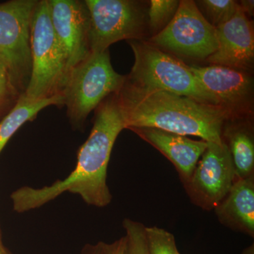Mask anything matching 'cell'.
I'll return each mask as SVG.
<instances>
[{
	"instance_id": "obj_26",
	"label": "cell",
	"mask_w": 254,
	"mask_h": 254,
	"mask_svg": "<svg viewBox=\"0 0 254 254\" xmlns=\"http://www.w3.org/2000/svg\"><path fill=\"white\" fill-rule=\"evenodd\" d=\"M0 254H11L8 252V250L5 248L4 245H3L2 242L0 240Z\"/></svg>"
},
{
	"instance_id": "obj_24",
	"label": "cell",
	"mask_w": 254,
	"mask_h": 254,
	"mask_svg": "<svg viewBox=\"0 0 254 254\" xmlns=\"http://www.w3.org/2000/svg\"><path fill=\"white\" fill-rule=\"evenodd\" d=\"M239 4H240L241 9L248 17L249 16H253L254 11V1L253 0L252 1H251V0L241 1Z\"/></svg>"
},
{
	"instance_id": "obj_19",
	"label": "cell",
	"mask_w": 254,
	"mask_h": 254,
	"mask_svg": "<svg viewBox=\"0 0 254 254\" xmlns=\"http://www.w3.org/2000/svg\"><path fill=\"white\" fill-rule=\"evenodd\" d=\"M145 237L148 254H181L173 234L165 229L145 227Z\"/></svg>"
},
{
	"instance_id": "obj_4",
	"label": "cell",
	"mask_w": 254,
	"mask_h": 254,
	"mask_svg": "<svg viewBox=\"0 0 254 254\" xmlns=\"http://www.w3.org/2000/svg\"><path fill=\"white\" fill-rule=\"evenodd\" d=\"M125 81L126 76L116 72L112 66L109 50L91 53L71 68L62 95L73 129L81 130L90 113L110 95L118 93Z\"/></svg>"
},
{
	"instance_id": "obj_14",
	"label": "cell",
	"mask_w": 254,
	"mask_h": 254,
	"mask_svg": "<svg viewBox=\"0 0 254 254\" xmlns=\"http://www.w3.org/2000/svg\"><path fill=\"white\" fill-rule=\"evenodd\" d=\"M223 226L254 237V175L237 180L214 209Z\"/></svg>"
},
{
	"instance_id": "obj_17",
	"label": "cell",
	"mask_w": 254,
	"mask_h": 254,
	"mask_svg": "<svg viewBox=\"0 0 254 254\" xmlns=\"http://www.w3.org/2000/svg\"><path fill=\"white\" fill-rule=\"evenodd\" d=\"M195 3L205 19L216 28L230 19L240 7L233 0H201Z\"/></svg>"
},
{
	"instance_id": "obj_13",
	"label": "cell",
	"mask_w": 254,
	"mask_h": 254,
	"mask_svg": "<svg viewBox=\"0 0 254 254\" xmlns=\"http://www.w3.org/2000/svg\"><path fill=\"white\" fill-rule=\"evenodd\" d=\"M140 138L156 148L173 164L182 185L189 182L200 157L208 147L204 140L189 137L155 128H131Z\"/></svg>"
},
{
	"instance_id": "obj_18",
	"label": "cell",
	"mask_w": 254,
	"mask_h": 254,
	"mask_svg": "<svg viewBox=\"0 0 254 254\" xmlns=\"http://www.w3.org/2000/svg\"><path fill=\"white\" fill-rule=\"evenodd\" d=\"M180 1L177 0H152L148 9V28L152 36L158 34L168 26L176 14Z\"/></svg>"
},
{
	"instance_id": "obj_5",
	"label": "cell",
	"mask_w": 254,
	"mask_h": 254,
	"mask_svg": "<svg viewBox=\"0 0 254 254\" xmlns=\"http://www.w3.org/2000/svg\"><path fill=\"white\" fill-rule=\"evenodd\" d=\"M31 51V74L24 98L35 102L62 95L67 68L52 23L48 0L38 1L33 11Z\"/></svg>"
},
{
	"instance_id": "obj_3",
	"label": "cell",
	"mask_w": 254,
	"mask_h": 254,
	"mask_svg": "<svg viewBox=\"0 0 254 254\" xmlns=\"http://www.w3.org/2000/svg\"><path fill=\"white\" fill-rule=\"evenodd\" d=\"M127 43L134 54L126 83L145 90H159L187 97L207 104L220 105L215 95L207 91L187 65L175 55L143 39ZM221 106V105H220Z\"/></svg>"
},
{
	"instance_id": "obj_10",
	"label": "cell",
	"mask_w": 254,
	"mask_h": 254,
	"mask_svg": "<svg viewBox=\"0 0 254 254\" xmlns=\"http://www.w3.org/2000/svg\"><path fill=\"white\" fill-rule=\"evenodd\" d=\"M190 69L203 87L215 95L232 118H252L254 79L250 72L211 64L190 65Z\"/></svg>"
},
{
	"instance_id": "obj_12",
	"label": "cell",
	"mask_w": 254,
	"mask_h": 254,
	"mask_svg": "<svg viewBox=\"0 0 254 254\" xmlns=\"http://www.w3.org/2000/svg\"><path fill=\"white\" fill-rule=\"evenodd\" d=\"M217 29L218 47L207 61L250 72L254 66V23L240 6L230 19Z\"/></svg>"
},
{
	"instance_id": "obj_6",
	"label": "cell",
	"mask_w": 254,
	"mask_h": 254,
	"mask_svg": "<svg viewBox=\"0 0 254 254\" xmlns=\"http://www.w3.org/2000/svg\"><path fill=\"white\" fill-rule=\"evenodd\" d=\"M38 1L11 0L0 4V60L21 95L31 78V25Z\"/></svg>"
},
{
	"instance_id": "obj_23",
	"label": "cell",
	"mask_w": 254,
	"mask_h": 254,
	"mask_svg": "<svg viewBox=\"0 0 254 254\" xmlns=\"http://www.w3.org/2000/svg\"><path fill=\"white\" fill-rule=\"evenodd\" d=\"M78 254H103V242H99L95 245H85Z\"/></svg>"
},
{
	"instance_id": "obj_25",
	"label": "cell",
	"mask_w": 254,
	"mask_h": 254,
	"mask_svg": "<svg viewBox=\"0 0 254 254\" xmlns=\"http://www.w3.org/2000/svg\"><path fill=\"white\" fill-rule=\"evenodd\" d=\"M241 254H254V243L252 245L249 246L247 248H245Z\"/></svg>"
},
{
	"instance_id": "obj_27",
	"label": "cell",
	"mask_w": 254,
	"mask_h": 254,
	"mask_svg": "<svg viewBox=\"0 0 254 254\" xmlns=\"http://www.w3.org/2000/svg\"><path fill=\"white\" fill-rule=\"evenodd\" d=\"M0 240L1 241V229H0Z\"/></svg>"
},
{
	"instance_id": "obj_21",
	"label": "cell",
	"mask_w": 254,
	"mask_h": 254,
	"mask_svg": "<svg viewBox=\"0 0 254 254\" xmlns=\"http://www.w3.org/2000/svg\"><path fill=\"white\" fill-rule=\"evenodd\" d=\"M21 93L15 87L4 64L0 60V115L6 116L17 103Z\"/></svg>"
},
{
	"instance_id": "obj_1",
	"label": "cell",
	"mask_w": 254,
	"mask_h": 254,
	"mask_svg": "<svg viewBox=\"0 0 254 254\" xmlns=\"http://www.w3.org/2000/svg\"><path fill=\"white\" fill-rule=\"evenodd\" d=\"M125 129L116 94L110 95L95 109L89 136L80 147L74 170L64 180L33 188L23 186L10 195L13 210L18 213L36 210L64 193L79 195L89 205L105 208L113 195L107 183L110 156L119 134Z\"/></svg>"
},
{
	"instance_id": "obj_2",
	"label": "cell",
	"mask_w": 254,
	"mask_h": 254,
	"mask_svg": "<svg viewBox=\"0 0 254 254\" xmlns=\"http://www.w3.org/2000/svg\"><path fill=\"white\" fill-rule=\"evenodd\" d=\"M125 128H158L222 144L224 125L231 115L220 105L127 84L116 93Z\"/></svg>"
},
{
	"instance_id": "obj_28",
	"label": "cell",
	"mask_w": 254,
	"mask_h": 254,
	"mask_svg": "<svg viewBox=\"0 0 254 254\" xmlns=\"http://www.w3.org/2000/svg\"><path fill=\"white\" fill-rule=\"evenodd\" d=\"M3 118H4V117L1 116V115H0V121H1V120H2Z\"/></svg>"
},
{
	"instance_id": "obj_9",
	"label": "cell",
	"mask_w": 254,
	"mask_h": 254,
	"mask_svg": "<svg viewBox=\"0 0 254 254\" xmlns=\"http://www.w3.org/2000/svg\"><path fill=\"white\" fill-rule=\"evenodd\" d=\"M235 181V167L227 145L208 142L190 180L183 187L193 205L210 211L226 196Z\"/></svg>"
},
{
	"instance_id": "obj_11",
	"label": "cell",
	"mask_w": 254,
	"mask_h": 254,
	"mask_svg": "<svg viewBox=\"0 0 254 254\" xmlns=\"http://www.w3.org/2000/svg\"><path fill=\"white\" fill-rule=\"evenodd\" d=\"M50 17L67 72L91 54L89 15L85 1L48 0ZM68 76V75H67Z\"/></svg>"
},
{
	"instance_id": "obj_16",
	"label": "cell",
	"mask_w": 254,
	"mask_h": 254,
	"mask_svg": "<svg viewBox=\"0 0 254 254\" xmlns=\"http://www.w3.org/2000/svg\"><path fill=\"white\" fill-rule=\"evenodd\" d=\"M52 105L63 107V95L35 102L29 101L23 95H20L14 108L0 121V153L10 138L24 124L36 119L42 110Z\"/></svg>"
},
{
	"instance_id": "obj_22",
	"label": "cell",
	"mask_w": 254,
	"mask_h": 254,
	"mask_svg": "<svg viewBox=\"0 0 254 254\" xmlns=\"http://www.w3.org/2000/svg\"><path fill=\"white\" fill-rule=\"evenodd\" d=\"M125 247V237L115 241L113 243L108 244L103 242V254H123Z\"/></svg>"
},
{
	"instance_id": "obj_7",
	"label": "cell",
	"mask_w": 254,
	"mask_h": 254,
	"mask_svg": "<svg viewBox=\"0 0 254 254\" xmlns=\"http://www.w3.org/2000/svg\"><path fill=\"white\" fill-rule=\"evenodd\" d=\"M89 15L91 53L109 50L123 40L143 39L147 16L140 1L133 0H84Z\"/></svg>"
},
{
	"instance_id": "obj_15",
	"label": "cell",
	"mask_w": 254,
	"mask_h": 254,
	"mask_svg": "<svg viewBox=\"0 0 254 254\" xmlns=\"http://www.w3.org/2000/svg\"><path fill=\"white\" fill-rule=\"evenodd\" d=\"M222 143L230 151L236 180L254 175V134L252 118H230L224 125Z\"/></svg>"
},
{
	"instance_id": "obj_8",
	"label": "cell",
	"mask_w": 254,
	"mask_h": 254,
	"mask_svg": "<svg viewBox=\"0 0 254 254\" xmlns=\"http://www.w3.org/2000/svg\"><path fill=\"white\" fill-rule=\"evenodd\" d=\"M168 53L206 60L218 47L216 28L202 15L194 1L182 0L168 26L149 41Z\"/></svg>"
},
{
	"instance_id": "obj_20",
	"label": "cell",
	"mask_w": 254,
	"mask_h": 254,
	"mask_svg": "<svg viewBox=\"0 0 254 254\" xmlns=\"http://www.w3.org/2000/svg\"><path fill=\"white\" fill-rule=\"evenodd\" d=\"M125 231L123 254H148L145 227L141 222L125 218L123 222Z\"/></svg>"
}]
</instances>
